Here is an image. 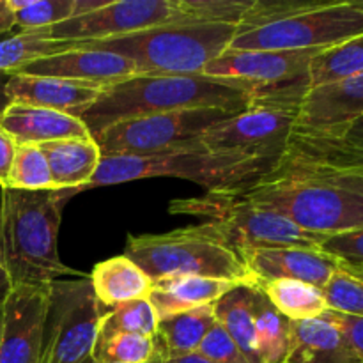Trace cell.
Segmentation results:
<instances>
[{"label": "cell", "mask_w": 363, "mask_h": 363, "mask_svg": "<svg viewBox=\"0 0 363 363\" xmlns=\"http://www.w3.org/2000/svg\"><path fill=\"white\" fill-rule=\"evenodd\" d=\"M18 142L0 126V188H7L9 184L11 167H13L14 155H16Z\"/></svg>", "instance_id": "cell-38"}, {"label": "cell", "mask_w": 363, "mask_h": 363, "mask_svg": "<svg viewBox=\"0 0 363 363\" xmlns=\"http://www.w3.org/2000/svg\"><path fill=\"white\" fill-rule=\"evenodd\" d=\"M254 286H238L213 305L215 319L250 363H261L252 314Z\"/></svg>", "instance_id": "cell-25"}, {"label": "cell", "mask_w": 363, "mask_h": 363, "mask_svg": "<svg viewBox=\"0 0 363 363\" xmlns=\"http://www.w3.org/2000/svg\"><path fill=\"white\" fill-rule=\"evenodd\" d=\"M163 363H213V362H209L208 358H204L202 354L191 353V354H186V357L174 358V360H167Z\"/></svg>", "instance_id": "cell-42"}, {"label": "cell", "mask_w": 363, "mask_h": 363, "mask_svg": "<svg viewBox=\"0 0 363 363\" xmlns=\"http://www.w3.org/2000/svg\"><path fill=\"white\" fill-rule=\"evenodd\" d=\"M255 280H298L323 287L340 262L315 248H255L241 255Z\"/></svg>", "instance_id": "cell-17"}, {"label": "cell", "mask_w": 363, "mask_h": 363, "mask_svg": "<svg viewBox=\"0 0 363 363\" xmlns=\"http://www.w3.org/2000/svg\"><path fill=\"white\" fill-rule=\"evenodd\" d=\"M101 325L110 330L155 339L160 318L152 303L147 300H133L108 308L101 318Z\"/></svg>", "instance_id": "cell-33"}, {"label": "cell", "mask_w": 363, "mask_h": 363, "mask_svg": "<svg viewBox=\"0 0 363 363\" xmlns=\"http://www.w3.org/2000/svg\"><path fill=\"white\" fill-rule=\"evenodd\" d=\"M330 311L354 318H363V280L350 269L339 266L332 279L323 287Z\"/></svg>", "instance_id": "cell-34"}, {"label": "cell", "mask_w": 363, "mask_h": 363, "mask_svg": "<svg viewBox=\"0 0 363 363\" xmlns=\"http://www.w3.org/2000/svg\"><path fill=\"white\" fill-rule=\"evenodd\" d=\"M52 286H13L4 301L0 363H39Z\"/></svg>", "instance_id": "cell-14"}, {"label": "cell", "mask_w": 363, "mask_h": 363, "mask_svg": "<svg viewBox=\"0 0 363 363\" xmlns=\"http://www.w3.org/2000/svg\"><path fill=\"white\" fill-rule=\"evenodd\" d=\"M89 284L96 300L105 308L126 301L147 300L152 291V280L124 254L94 264Z\"/></svg>", "instance_id": "cell-23"}, {"label": "cell", "mask_w": 363, "mask_h": 363, "mask_svg": "<svg viewBox=\"0 0 363 363\" xmlns=\"http://www.w3.org/2000/svg\"><path fill=\"white\" fill-rule=\"evenodd\" d=\"M2 307H4V305H2ZM2 307H0V335H2V318H4Z\"/></svg>", "instance_id": "cell-45"}, {"label": "cell", "mask_w": 363, "mask_h": 363, "mask_svg": "<svg viewBox=\"0 0 363 363\" xmlns=\"http://www.w3.org/2000/svg\"><path fill=\"white\" fill-rule=\"evenodd\" d=\"M39 147L48 162L53 186L66 201L87 186L103 160L94 137L64 138L41 144Z\"/></svg>", "instance_id": "cell-19"}, {"label": "cell", "mask_w": 363, "mask_h": 363, "mask_svg": "<svg viewBox=\"0 0 363 363\" xmlns=\"http://www.w3.org/2000/svg\"><path fill=\"white\" fill-rule=\"evenodd\" d=\"M363 34V0H254L229 50H326Z\"/></svg>", "instance_id": "cell-4"}, {"label": "cell", "mask_w": 363, "mask_h": 363, "mask_svg": "<svg viewBox=\"0 0 363 363\" xmlns=\"http://www.w3.org/2000/svg\"><path fill=\"white\" fill-rule=\"evenodd\" d=\"M323 50H227L206 67L213 78L257 87L261 96L305 85L311 89V64ZM259 96V98H261Z\"/></svg>", "instance_id": "cell-13"}, {"label": "cell", "mask_w": 363, "mask_h": 363, "mask_svg": "<svg viewBox=\"0 0 363 363\" xmlns=\"http://www.w3.org/2000/svg\"><path fill=\"white\" fill-rule=\"evenodd\" d=\"M238 286L241 284L206 277H167L152 282L149 301L155 307L158 318L165 319L169 315L215 305Z\"/></svg>", "instance_id": "cell-22"}, {"label": "cell", "mask_w": 363, "mask_h": 363, "mask_svg": "<svg viewBox=\"0 0 363 363\" xmlns=\"http://www.w3.org/2000/svg\"><path fill=\"white\" fill-rule=\"evenodd\" d=\"M7 188L23 191H57L45 152L39 145L18 144Z\"/></svg>", "instance_id": "cell-31"}, {"label": "cell", "mask_w": 363, "mask_h": 363, "mask_svg": "<svg viewBox=\"0 0 363 363\" xmlns=\"http://www.w3.org/2000/svg\"><path fill=\"white\" fill-rule=\"evenodd\" d=\"M286 363H363L350 340L325 318L291 321Z\"/></svg>", "instance_id": "cell-21"}, {"label": "cell", "mask_w": 363, "mask_h": 363, "mask_svg": "<svg viewBox=\"0 0 363 363\" xmlns=\"http://www.w3.org/2000/svg\"><path fill=\"white\" fill-rule=\"evenodd\" d=\"M236 194L319 236L363 227V179L358 177L277 163L273 172Z\"/></svg>", "instance_id": "cell-2"}, {"label": "cell", "mask_w": 363, "mask_h": 363, "mask_svg": "<svg viewBox=\"0 0 363 363\" xmlns=\"http://www.w3.org/2000/svg\"><path fill=\"white\" fill-rule=\"evenodd\" d=\"M363 73V34L330 46L314 57L308 71L311 89Z\"/></svg>", "instance_id": "cell-30"}, {"label": "cell", "mask_w": 363, "mask_h": 363, "mask_svg": "<svg viewBox=\"0 0 363 363\" xmlns=\"http://www.w3.org/2000/svg\"><path fill=\"white\" fill-rule=\"evenodd\" d=\"M307 92L261 96L243 112L229 117L197 138L209 151H233L280 162L296 126L298 105Z\"/></svg>", "instance_id": "cell-9"}, {"label": "cell", "mask_w": 363, "mask_h": 363, "mask_svg": "<svg viewBox=\"0 0 363 363\" xmlns=\"http://www.w3.org/2000/svg\"><path fill=\"white\" fill-rule=\"evenodd\" d=\"M172 23H202L191 0H105L98 9L46 30L52 41L96 43Z\"/></svg>", "instance_id": "cell-10"}, {"label": "cell", "mask_w": 363, "mask_h": 363, "mask_svg": "<svg viewBox=\"0 0 363 363\" xmlns=\"http://www.w3.org/2000/svg\"><path fill=\"white\" fill-rule=\"evenodd\" d=\"M11 105V99L6 92V84L0 82V113H4V110Z\"/></svg>", "instance_id": "cell-43"}, {"label": "cell", "mask_w": 363, "mask_h": 363, "mask_svg": "<svg viewBox=\"0 0 363 363\" xmlns=\"http://www.w3.org/2000/svg\"><path fill=\"white\" fill-rule=\"evenodd\" d=\"M66 202L60 191L2 190L0 254L13 286H52L64 277L87 279L59 257V229Z\"/></svg>", "instance_id": "cell-3"}, {"label": "cell", "mask_w": 363, "mask_h": 363, "mask_svg": "<svg viewBox=\"0 0 363 363\" xmlns=\"http://www.w3.org/2000/svg\"><path fill=\"white\" fill-rule=\"evenodd\" d=\"M0 126L18 144L41 145L64 138L92 137L84 123L71 113L11 103L0 113Z\"/></svg>", "instance_id": "cell-20"}, {"label": "cell", "mask_w": 363, "mask_h": 363, "mask_svg": "<svg viewBox=\"0 0 363 363\" xmlns=\"http://www.w3.org/2000/svg\"><path fill=\"white\" fill-rule=\"evenodd\" d=\"M20 73L67 78V80L89 82V84L110 87L113 84L137 77L138 69L133 60L117 55L113 52L73 48L34 60V62L27 64Z\"/></svg>", "instance_id": "cell-16"}, {"label": "cell", "mask_w": 363, "mask_h": 363, "mask_svg": "<svg viewBox=\"0 0 363 363\" xmlns=\"http://www.w3.org/2000/svg\"><path fill=\"white\" fill-rule=\"evenodd\" d=\"M11 289H13V284H11V279L9 275H7V269L2 261V254H0V307L4 305L6 298L9 296Z\"/></svg>", "instance_id": "cell-41"}, {"label": "cell", "mask_w": 363, "mask_h": 363, "mask_svg": "<svg viewBox=\"0 0 363 363\" xmlns=\"http://www.w3.org/2000/svg\"><path fill=\"white\" fill-rule=\"evenodd\" d=\"M124 255L156 282L167 277L194 275L255 286L243 259L202 230L188 225L165 234H130Z\"/></svg>", "instance_id": "cell-8"}, {"label": "cell", "mask_w": 363, "mask_h": 363, "mask_svg": "<svg viewBox=\"0 0 363 363\" xmlns=\"http://www.w3.org/2000/svg\"><path fill=\"white\" fill-rule=\"evenodd\" d=\"M340 266H344V264H340ZM344 268L350 269V272L353 273V275L360 277V279L363 280V266H344Z\"/></svg>", "instance_id": "cell-44"}, {"label": "cell", "mask_w": 363, "mask_h": 363, "mask_svg": "<svg viewBox=\"0 0 363 363\" xmlns=\"http://www.w3.org/2000/svg\"><path fill=\"white\" fill-rule=\"evenodd\" d=\"M84 363H96V362H94V360H92V358H89V360H85Z\"/></svg>", "instance_id": "cell-46"}, {"label": "cell", "mask_w": 363, "mask_h": 363, "mask_svg": "<svg viewBox=\"0 0 363 363\" xmlns=\"http://www.w3.org/2000/svg\"><path fill=\"white\" fill-rule=\"evenodd\" d=\"M277 162L233 151H209L197 142L144 156H106L89 188L112 186L149 177H179L208 191H238L268 176ZM82 190V191H84Z\"/></svg>", "instance_id": "cell-5"}, {"label": "cell", "mask_w": 363, "mask_h": 363, "mask_svg": "<svg viewBox=\"0 0 363 363\" xmlns=\"http://www.w3.org/2000/svg\"><path fill=\"white\" fill-rule=\"evenodd\" d=\"M73 48L74 43L52 41L46 28L20 30L13 38L0 41V82L6 84L7 78L20 73L27 64L34 60Z\"/></svg>", "instance_id": "cell-28"}, {"label": "cell", "mask_w": 363, "mask_h": 363, "mask_svg": "<svg viewBox=\"0 0 363 363\" xmlns=\"http://www.w3.org/2000/svg\"><path fill=\"white\" fill-rule=\"evenodd\" d=\"M240 113V112H238ZM236 112L223 108H194L123 121L94 138L106 156H144L169 151L197 140L204 131Z\"/></svg>", "instance_id": "cell-12"}, {"label": "cell", "mask_w": 363, "mask_h": 363, "mask_svg": "<svg viewBox=\"0 0 363 363\" xmlns=\"http://www.w3.org/2000/svg\"><path fill=\"white\" fill-rule=\"evenodd\" d=\"M197 353L213 363H250L218 323L202 340Z\"/></svg>", "instance_id": "cell-36"}, {"label": "cell", "mask_w": 363, "mask_h": 363, "mask_svg": "<svg viewBox=\"0 0 363 363\" xmlns=\"http://www.w3.org/2000/svg\"><path fill=\"white\" fill-rule=\"evenodd\" d=\"M261 91L238 80L213 78L208 74L190 77H155L137 74L130 80L105 87L78 119L98 137L113 124L156 113L194 108H223L243 112L257 101Z\"/></svg>", "instance_id": "cell-1"}, {"label": "cell", "mask_w": 363, "mask_h": 363, "mask_svg": "<svg viewBox=\"0 0 363 363\" xmlns=\"http://www.w3.org/2000/svg\"><path fill=\"white\" fill-rule=\"evenodd\" d=\"M312 133H314V131H312ZM332 135H337V137H340L342 140L350 142V144L358 145V147H363V117L353 121V123H350L347 126H344L342 130L333 131Z\"/></svg>", "instance_id": "cell-39"}, {"label": "cell", "mask_w": 363, "mask_h": 363, "mask_svg": "<svg viewBox=\"0 0 363 363\" xmlns=\"http://www.w3.org/2000/svg\"><path fill=\"white\" fill-rule=\"evenodd\" d=\"M16 27V11L11 0H0V35Z\"/></svg>", "instance_id": "cell-40"}, {"label": "cell", "mask_w": 363, "mask_h": 363, "mask_svg": "<svg viewBox=\"0 0 363 363\" xmlns=\"http://www.w3.org/2000/svg\"><path fill=\"white\" fill-rule=\"evenodd\" d=\"M238 25L220 21L172 23L96 43H74V48L106 50L128 57L138 74L190 77L204 74L206 67L229 50Z\"/></svg>", "instance_id": "cell-6"}, {"label": "cell", "mask_w": 363, "mask_h": 363, "mask_svg": "<svg viewBox=\"0 0 363 363\" xmlns=\"http://www.w3.org/2000/svg\"><path fill=\"white\" fill-rule=\"evenodd\" d=\"M363 117V73L308 89L298 105V131L333 133Z\"/></svg>", "instance_id": "cell-15"}, {"label": "cell", "mask_w": 363, "mask_h": 363, "mask_svg": "<svg viewBox=\"0 0 363 363\" xmlns=\"http://www.w3.org/2000/svg\"><path fill=\"white\" fill-rule=\"evenodd\" d=\"M172 215L202 218L204 233L238 255L255 248H315L326 236L308 233L264 206L252 204L236 191H206L170 204Z\"/></svg>", "instance_id": "cell-7"}, {"label": "cell", "mask_w": 363, "mask_h": 363, "mask_svg": "<svg viewBox=\"0 0 363 363\" xmlns=\"http://www.w3.org/2000/svg\"><path fill=\"white\" fill-rule=\"evenodd\" d=\"M216 325L213 305L160 319L156 346L163 362L197 353L202 340Z\"/></svg>", "instance_id": "cell-24"}, {"label": "cell", "mask_w": 363, "mask_h": 363, "mask_svg": "<svg viewBox=\"0 0 363 363\" xmlns=\"http://www.w3.org/2000/svg\"><path fill=\"white\" fill-rule=\"evenodd\" d=\"M255 287L289 321L319 319L330 311L323 289L298 280H255Z\"/></svg>", "instance_id": "cell-26"}, {"label": "cell", "mask_w": 363, "mask_h": 363, "mask_svg": "<svg viewBox=\"0 0 363 363\" xmlns=\"http://www.w3.org/2000/svg\"><path fill=\"white\" fill-rule=\"evenodd\" d=\"M21 30L50 28L78 13V0H11Z\"/></svg>", "instance_id": "cell-32"}, {"label": "cell", "mask_w": 363, "mask_h": 363, "mask_svg": "<svg viewBox=\"0 0 363 363\" xmlns=\"http://www.w3.org/2000/svg\"><path fill=\"white\" fill-rule=\"evenodd\" d=\"M319 250L344 266H363V227L326 236Z\"/></svg>", "instance_id": "cell-35"}, {"label": "cell", "mask_w": 363, "mask_h": 363, "mask_svg": "<svg viewBox=\"0 0 363 363\" xmlns=\"http://www.w3.org/2000/svg\"><path fill=\"white\" fill-rule=\"evenodd\" d=\"M91 358L96 363L163 362L155 339L110 330L99 323Z\"/></svg>", "instance_id": "cell-29"}, {"label": "cell", "mask_w": 363, "mask_h": 363, "mask_svg": "<svg viewBox=\"0 0 363 363\" xmlns=\"http://www.w3.org/2000/svg\"><path fill=\"white\" fill-rule=\"evenodd\" d=\"M106 311L108 308L96 300L89 277L53 282L39 363H84L89 360L99 323Z\"/></svg>", "instance_id": "cell-11"}, {"label": "cell", "mask_w": 363, "mask_h": 363, "mask_svg": "<svg viewBox=\"0 0 363 363\" xmlns=\"http://www.w3.org/2000/svg\"><path fill=\"white\" fill-rule=\"evenodd\" d=\"M252 314L261 363H286L291 347V321L280 314L255 286Z\"/></svg>", "instance_id": "cell-27"}, {"label": "cell", "mask_w": 363, "mask_h": 363, "mask_svg": "<svg viewBox=\"0 0 363 363\" xmlns=\"http://www.w3.org/2000/svg\"><path fill=\"white\" fill-rule=\"evenodd\" d=\"M105 87L89 82L18 73L7 78L6 92L11 103L50 108L78 117L98 101Z\"/></svg>", "instance_id": "cell-18"}, {"label": "cell", "mask_w": 363, "mask_h": 363, "mask_svg": "<svg viewBox=\"0 0 363 363\" xmlns=\"http://www.w3.org/2000/svg\"><path fill=\"white\" fill-rule=\"evenodd\" d=\"M155 363H163V362H155Z\"/></svg>", "instance_id": "cell-47"}, {"label": "cell", "mask_w": 363, "mask_h": 363, "mask_svg": "<svg viewBox=\"0 0 363 363\" xmlns=\"http://www.w3.org/2000/svg\"><path fill=\"white\" fill-rule=\"evenodd\" d=\"M323 318L333 323L346 335V339L350 340L351 346L354 347V351L363 360V318H354V315H346L333 311H328Z\"/></svg>", "instance_id": "cell-37"}]
</instances>
